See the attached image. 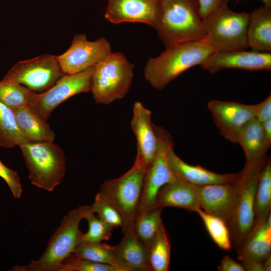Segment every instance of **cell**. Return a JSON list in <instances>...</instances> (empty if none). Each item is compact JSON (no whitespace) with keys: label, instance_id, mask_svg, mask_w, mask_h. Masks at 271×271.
I'll use <instances>...</instances> for the list:
<instances>
[{"label":"cell","instance_id":"cell-31","mask_svg":"<svg viewBox=\"0 0 271 271\" xmlns=\"http://www.w3.org/2000/svg\"><path fill=\"white\" fill-rule=\"evenodd\" d=\"M34 93L23 85L12 82H0V101L12 109L30 106Z\"/></svg>","mask_w":271,"mask_h":271},{"label":"cell","instance_id":"cell-15","mask_svg":"<svg viewBox=\"0 0 271 271\" xmlns=\"http://www.w3.org/2000/svg\"><path fill=\"white\" fill-rule=\"evenodd\" d=\"M201 66L211 74L225 69L270 71L271 53L245 49L215 51Z\"/></svg>","mask_w":271,"mask_h":271},{"label":"cell","instance_id":"cell-3","mask_svg":"<svg viewBox=\"0 0 271 271\" xmlns=\"http://www.w3.org/2000/svg\"><path fill=\"white\" fill-rule=\"evenodd\" d=\"M90 212H92L91 206L84 205L68 212L51 236L40 257L26 265H16L12 270L58 271L81 242L83 233L80 230V223Z\"/></svg>","mask_w":271,"mask_h":271},{"label":"cell","instance_id":"cell-19","mask_svg":"<svg viewBox=\"0 0 271 271\" xmlns=\"http://www.w3.org/2000/svg\"><path fill=\"white\" fill-rule=\"evenodd\" d=\"M155 206L176 207L195 212L200 207L198 186L177 177L160 189Z\"/></svg>","mask_w":271,"mask_h":271},{"label":"cell","instance_id":"cell-36","mask_svg":"<svg viewBox=\"0 0 271 271\" xmlns=\"http://www.w3.org/2000/svg\"><path fill=\"white\" fill-rule=\"evenodd\" d=\"M254 117L260 122L271 119L270 94L261 102L254 104Z\"/></svg>","mask_w":271,"mask_h":271},{"label":"cell","instance_id":"cell-14","mask_svg":"<svg viewBox=\"0 0 271 271\" xmlns=\"http://www.w3.org/2000/svg\"><path fill=\"white\" fill-rule=\"evenodd\" d=\"M240 178L232 183L198 186L200 208L206 213L222 219L228 227L231 222L239 195Z\"/></svg>","mask_w":271,"mask_h":271},{"label":"cell","instance_id":"cell-10","mask_svg":"<svg viewBox=\"0 0 271 271\" xmlns=\"http://www.w3.org/2000/svg\"><path fill=\"white\" fill-rule=\"evenodd\" d=\"M94 66L73 74H64L46 91L34 93L30 105L47 120L52 111L68 98L90 90Z\"/></svg>","mask_w":271,"mask_h":271},{"label":"cell","instance_id":"cell-24","mask_svg":"<svg viewBox=\"0 0 271 271\" xmlns=\"http://www.w3.org/2000/svg\"><path fill=\"white\" fill-rule=\"evenodd\" d=\"M240 250L253 258L262 261L270 254L271 213L265 219L254 225Z\"/></svg>","mask_w":271,"mask_h":271},{"label":"cell","instance_id":"cell-39","mask_svg":"<svg viewBox=\"0 0 271 271\" xmlns=\"http://www.w3.org/2000/svg\"><path fill=\"white\" fill-rule=\"evenodd\" d=\"M219 271H245L240 263H238L230 256L225 255L217 267Z\"/></svg>","mask_w":271,"mask_h":271},{"label":"cell","instance_id":"cell-32","mask_svg":"<svg viewBox=\"0 0 271 271\" xmlns=\"http://www.w3.org/2000/svg\"><path fill=\"white\" fill-rule=\"evenodd\" d=\"M91 207L92 212L105 223L113 228L122 227L123 220L120 213L100 192L96 194Z\"/></svg>","mask_w":271,"mask_h":271},{"label":"cell","instance_id":"cell-8","mask_svg":"<svg viewBox=\"0 0 271 271\" xmlns=\"http://www.w3.org/2000/svg\"><path fill=\"white\" fill-rule=\"evenodd\" d=\"M267 158L245 163L240 178V186L234 213L229 226L231 241L238 248L252 229L255 221V198L259 173Z\"/></svg>","mask_w":271,"mask_h":271},{"label":"cell","instance_id":"cell-30","mask_svg":"<svg viewBox=\"0 0 271 271\" xmlns=\"http://www.w3.org/2000/svg\"><path fill=\"white\" fill-rule=\"evenodd\" d=\"M149 250V260L152 270H168L171 246L163 222L161 224L157 236Z\"/></svg>","mask_w":271,"mask_h":271},{"label":"cell","instance_id":"cell-41","mask_svg":"<svg viewBox=\"0 0 271 271\" xmlns=\"http://www.w3.org/2000/svg\"><path fill=\"white\" fill-rule=\"evenodd\" d=\"M262 265L263 271L271 270V255L268 256L264 260L262 261Z\"/></svg>","mask_w":271,"mask_h":271},{"label":"cell","instance_id":"cell-18","mask_svg":"<svg viewBox=\"0 0 271 271\" xmlns=\"http://www.w3.org/2000/svg\"><path fill=\"white\" fill-rule=\"evenodd\" d=\"M167 157L170 168L176 177L197 186L234 182L241 175V171L238 173L219 174L199 165L187 164L174 152L173 142L168 146Z\"/></svg>","mask_w":271,"mask_h":271},{"label":"cell","instance_id":"cell-1","mask_svg":"<svg viewBox=\"0 0 271 271\" xmlns=\"http://www.w3.org/2000/svg\"><path fill=\"white\" fill-rule=\"evenodd\" d=\"M214 52L206 38L166 47L158 56L148 60L145 79L154 88L163 89L188 69L201 66Z\"/></svg>","mask_w":271,"mask_h":271},{"label":"cell","instance_id":"cell-25","mask_svg":"<svg viewBox=\"0 0 271 271\" xmlns=\"http://www.w3.org/2000/svg\"><path fill=\"white\" fill-rule=\"evenodd\" d=\"M162 208L153 207L139 209L133 226V232L137 238L149 249L152 246L161 224Z\"/></svg>","mask_w":271,"mask_h":271},{"label":"cell","instance_id":"cell-17","mask_svg":"<svg viewBox=\"0 0 271 271\" xmlns=\"http://www.w3.org/2000/svg\"><path fill=\"white\" fill-rule=\"evenodd\" d=\"M106 19L117 24L137 22L156 28L160 16V0H107Z\"/></svg>","mask_w":271,"mask_h":271},{"label":"cell","instance_id":"cell-27","mask_svg":"<svg viewBox=\"0 0 271 271\" xmlns=\"http://www.w3.org/2000/svg\"><path fill=\"white\" fill-rule=\"evenodd\" d=\"M270 208L271 162L270 160L267 159L258 177L255 198L254 225L265 219L270 211Z\"/></svg>","mask_w":271,"mask_h":271},{"label":"cell","instance_id":"cell-11","mask_svg":"<svg viewBox=\"0 0 271 271\" xmlns=\"http://www.w3.org/2000/svg\"><path fill=\"white\" fill-rule=\"evenodd\" d=\"M112 53L110 45L104 38L89 41L84 34L74 37L70 47L57 56L64 74H73L94 66Z\"/></svg>","mask_w":271,"mask_h":271},{"label":"cell","instance_id":"cell-37","mask_svg":"<svg viewBox=\"0 0 271 271\" xmlns=\"http://www.w3.org/2000/svg\"><path fill=\"white\" fill-rule=\"evenodd\" d=\"M238 258L241 261L245 270L263 271L262 261H259L248 254L237 250Z\"/></svg>","mask_w":271,"mask_h":271},{"label":"cell","instance_id":"cell-2","mask_svg":"<svg viewBox=\"0 0 271 271\" xmlns=\"http://www.w3.org/2000/svg\"><path fill=\"white\" fill-rule=\"evenodd\" d=\"M160 16L156 29L166 48L205 38L198 0H160Z\"/></svg>","mask_w":271,"mask_h":271},{"label":"cell","instance_id":"cell-38","mask_svg":"<svg viewBox=\"0 0 271 271\" xmlns=\"http://www.w3.org/2000/svg\"><path fill=\"white\" fill-rule=\"evenodd\" d=\"M224 0H198L202 19L215 9Z\"/></svg>","mask_w":271,"mask_h":271},{"label":"cell","instance_id":"cell-34","mask_svg":"<svg viewBox=\"0 0 271 271\" xmlns=\"http://www.w3.org/2000/svg\"><path fill=\"white\" fill-rule=\"evenodd\" d=\"M58 271H118V270L109 264L71 255L62 263Z\"/></svg>","mask_w":271,"mask_h":271},{"label":"cell","instance_id":"cell-35","mask_svg":"<svg viewBox=\"0 0 271 271\" xmlns=\"http://www.w3.org/2000/svg\"><path fill=\"white\" fill-rule=\"evenodd\" d=\"M0 177L6 182L13 196L20 198L22 193V187L19 174L6 167L1 160Z\"/></svg>","mask_w":271,"mask_h":271},{"label":"cell","instance_id":"cell-23","mask_svg":"<svg viewBox=\"0 0 271 271\" xmlns=\"http://www.w3.org/2000/svg\"><path fill=\"white\" fill-rule=\"evenodd\" d=\"M237 144L243 149L245 163H253L265 159L266 153L270 147L265 140L261 122L255 118L243 127Z\"/></svg>","mask_w":271,"mask_h":271},{"label":"cell","instance_id":"cell-12","mask_svg":"<svg viewBox=\"0 0 271 271\" xmlns=\"http://www.w3.org/2000/svg\"><path fill=\"white\" fill-rule=\"evenodd\" d=\"M155 129L159 139V149L145 173L139 209L154 207L160 189L177 178L170 168L167 157L168 146L173 142L172 137L162 127L155 126Z\"/></svg>","mask_w":271,"mask_h":271},{"label":"cell","instance_id":"cell-21","mask_svg":"<svg viewBox=\"0 0 271 271\" xmlns=\"http://www.w3.org/2000/svg\"><path fill=\"white\" fill-rule=\"evenodd\" d=\"M21 132L30 142L54 143L55 134L47 120L29 105L13 109Z\"/></svg>","mask_w":271,"mask_h":271},{"label":"cell","instance_id":"cell-16","mask_svg":"<svg viewBox=\"0 0 271 271\" xmlns=\"http://www.w3.org/2000/svg\"><path fill=\"white\" fill-rule=\"evenodd\" d=\"M132 111L130 125L137 143L134 163L146 172L158 152L159 139L152 122L151 111L140 101L134 103Z\"/></svg>","mask_w":271,"mask_h":271},{"label":"cell","instance_id":"cell-20","mask_svg":"<svg viewBox=\"0 0 271 271\" xmlns=\"http://www.w3.org/2000/svg\"><path fill=\"white\" fill-rule=\"evenodd\" d=\"M247 43L253 51L271 52V6L263 4L249 14Z\"/></svg>","mask_w":271,"mask_h":271},{"label":"cell","instance_id":"cell-6","mask_svg":"<svg viewBox=\"0 0 271 271\" xmlns=\"http://www.w3.org/2000/svg\"><path fill=\"white\" fill-rule=\"evenodd\" d=\"M133 65L121 53H111L94 66L90 90L98 104H108L123 98L133 76Z\"/></svg>","mask_w":271,"mask_h":271},{"label":"cell","instance_id":"cell-9","mask_svg":"<svg viewBox=\"0 0 271 271\" xmlns=\"http://www.w3.org/2000/svg\"><path fill=\"white\" fill-rule=\"evenodd\" d=\"M64 74L57 56L44 54L17 62L2 81L17 83L40 93L51 87Z\"/></svg>","mask_w":271,"mask_h":271},{"label":"cell","instance_id":"cell-4","mask_svg":"<svg viewBox=\"0 0 271 271\" xmlns=\"http://www.w3.org/2000/svg\"><path fill=\"white\" fill-rule=\"evenodd\" d=\"M224 0L203 19L205 38L215 51L243 50L248 47L249 14L230 9Z\"/></svg>","mask_w":271,"mask_h":271},{"label":"cell","instance_id":"cell-26","mask_svg":"<svg viewBox=\"0 0 271 271\" xmlns=\"http://www.w3.org/2000/svg\"><path fill=\"white\" fill-rule=\"evenodd\" d=\"M72 255L94 262L113 266L118 271H129L117 257L112 246L107 244L81 242L75 248Z\"/></svg>","mask_w":271,"mask_h":271},{"label":"cell","instance_id":"cell-28","mask_svg":"<svg viewBox=\"0 0 271 271\" xmlns=\"http://www.w3.org/2000/svg\"><path fill=\"white\" fill-rule=\"evenodd\" d=\"M27 142L19 128L14 111L0 101V146L13 148Z\"/></svg>","mask_w":271,"mask_h":271},{"label":"cell","instance_id":"cell-13","mask_svg":"<svg viewBox=\"0 0 271 271\" xmlns=\"http://www.w3.org/2000/svg\"><path fill=\"white\" fill-rule=\"evenodd\" d=\"M207 106L221 135L233 144H237L243 127L255 118L254 104L212 100Z\"/></svg>","mask_w":271,"mask_h":271},{"label":"cell","instance_id":"cell-5","mask_svg":"<svg viewBox=\"0 0 271 271\" xmlns=\"http://www.w3.org/2000/svg\"><path fill=\"white\" fill-rule=\"evenodd\" d=\"M29 170V178L36 187L51 192L66 172L63 149L54 143L27 142L19 146Z\"/></svg>","mask_w":271,"mask_h":271},{"label":"cell","instance_id":"cell-29","mask_svg":"<svg viewBox=\"0 0 271 271\" xmlns=\"http://www.w3.org/2000/svg\"><path fill=\"white\" fill-rule=\"evenodd\" d=\"M202 219L207 231L214 243L221 249L230 250L232 241L229 227L222 219L205 212L200 207L196 211Z\"/></svg>","mask_w":271,"mask_h":271},{"label":"cell","instance_id":"cell-33","mask_svg":"<svg viewBox=\"0 0 271 271\" xmlns=\"http://www.w3.org/2000/svg\"><path fill=\"white\" fill-rule=\"evenodd\" d=\"M84 219L88 222V229L83 233L81 242L98 243L110 238L113 228L96 217L93 212H89Z\"/></svg>","mask_w":271,"mask_h":271},{"label":"cell","instance_id":"cell-7","mask_svg":"<svg viewBox=\"0 0 271 271\" xmlns=\"http://www.w3.org/2000/svg\"><path fill=\"white\" fill-rule=\"evenodd\" d=\"M145 173L144 169L134 163L123 175L105 181L100 187V192L122 218L121 228L123 235L134 232V222L140 205Z\"/></svg>","mask_w":271,"mask_h":271},{"label":"cell","instance_id":"cell-22","mask_svg":"<svg viewBox=\"0 0 271 271\" xmlns=\"http://www.w3.org/2000/svg\"><path fill=\"white\" fill-rule=\"evenodd\" d=\"M123 235L120 242L112 246L118 259L129 271L152 270L149 260V249L134 232Z\"/></svg>","mask_w":271,"mask_h":271},{"label":"cell","instance_id":"cell-40","mask_svg":"<svg viewBox=\"0 0 271 271\" xmlns=\"http://www.w3.org/2000/svg\"><path fill=\"white\" fill-rule=\"evenodd\" d=\"M263 134L265 140L270 147L271 146V119L261 122Z\"/></svg>","mask_w":271,"mask_h":271},{"label":"cell","instance_id":"cell-42","mask_svg":"<svg viewBox=\"0 0 271 271\" xmlns=\"http://www.w3.org/2000/svg\"><path fill=\"white\" fill-rule=\"evenodd\" d=\"M228 1L229 0H226ZM263 4L271 6V0H261Z\"/></svg>","mask_w":271,"mask_h":271}]
</instances>
